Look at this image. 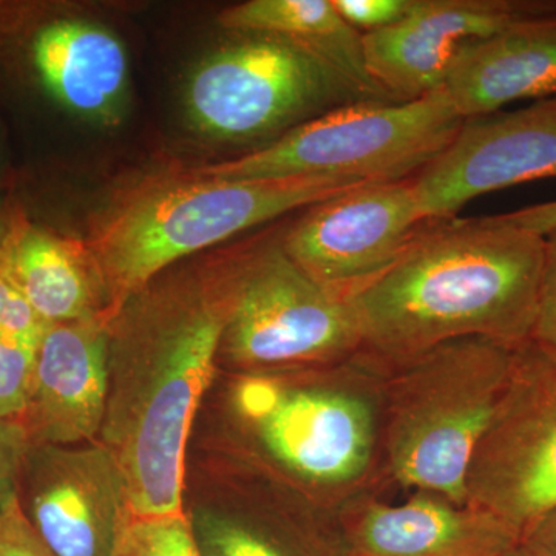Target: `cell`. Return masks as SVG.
<instances>
[{"label": "cell", "instance_id": "ba28073f", "mask_svg": "<svg viewBox=\"0 0 556 556\" xmlns=\"http://www.w3.org/2000/svg\"><path fill=\"white\" fill-rule=\"evenodd\" d=\"M285 228L255 252L223 334L219 354L241 372L327 367L362 351L350 306L288 257Z\"/></svg>", "mask_w": 556, "mask_h": 556}, {"label": "cell", "instance_id": "4316f807", "mask_svg": "<svg viewBox=\"0 0 556 556\" xmlns=\"http://www.w3.org/2000/svg\"><path fill=\"white\" fill-rule=\"evenodd\" d=\"M30 447L21 428L0 420V496L17 489L25 452Z\"/></svg>", "mask_w": 556, "mask_h": 556}, {"label": "cell", "instance_id": "8992f818", "mask_svg": "<svg viewBox=\"0 0 556 556\" xmlns=\"http://www.w3.org/2000/svg\"><path fill=\"white\" fill-rule=\"evenodd\" d=\"M464 118L444 87L408 102H356L300 124L266 148L189 170L199 177L409 179L448 148Z\"/></svg>", "mask_w": 556, "mask_h": 556}, {"label": "cell", "instance_id": "30bf717a", "mask_svg": "<svg viewBox=\"0 0 556 556\" xmlns=\"http://www.w3.org/2000/svg\"><path fill=\"white\" fill-rule=\"evenodd\" d=\"M285 228L288 257L345 300L390 268L428 222L412 178L369 182L303 208Z\"/></svg>", "mask_w": 556, "mask_h": 556}, {"label": "cell", "instance_id": "484cf974", "mask_svg": "<svg viewBox=\"0 0 556 556\" xmlns=\"http://www.w3.org/2000/svg\"><path fill=\"white\" fill-rule=\"evenodd\" d=\"M47 327L16 287L0 273V332L39 340Z\"/></svg>", "mask_w": 556, "mask_h": 556}, {"label": "cell", "instance_id": "e0dca14e", "mask_svg": "<svg viewBox=\"0 0 556 556\" xmlns=\"http://www.w3.org/2000/svg\"><path fill=\"white\" fill-rule=\"evenodd\" d=\"M31 64L43 89L73 115L113 124L129 87L123 42L100 25L58 20L35 33Z\"/></svg>", "mask_w": 556, "mask_h": 556}, {"label": "cell", "instance_id": "4dcf8cb0", "mask_svg": "<svg viewBox=\"0 0 556 556\" xmlns=\"http://www.w3.org/2000/svg\"><path fill=\"white\" fill-rule=\"evenodd\" d=\"M507 556H536V555L530 554L529 551H526V548L521 547V544H519V546L517 548H515L514 552H510V554H508Z\"/></svg>", "mask_w": 556, "mask_h": 556}, {"label": "cell", "instance_id": "cb8c5ba5", "mask_svg": "<svg viewBox=\"0 0 556 556\" xmlns=\"http://www.w3.org/2000/svg\"><path fill=\"white\" fill-rule=\"evenodd\" d=\"M332 3L351 27L367 35L404 21L415 0H332Z\"/></svg>", "mask_w": 556, "mask_h": 556}, {"label": "cell", "instance_id": "44dd1931", "mask_svg": "<svg viewBox=\"0 0 556 556\" xmlns=\"http://www.w3.org/2000/svg\"><path fill=\"white\" fill-rule=\"evenodd\" d=\"M113 556H203L188 515H129Z\"/></svg>", "mask_w": 556, "mask_h": 556}, {"label": "cell", "instance_id": "603a6c76", "mask_svg": "<svg viewBox=\"0 0 556 556\" xmlns=\"http://www.w3.org/2000/svg\"><path fill=\"white\" fill-rule=\"evenodd\" d=\"M0 556H54L28 521L17 489L0 496Z\"/></svg>", "mask_w": 556, "mask_h": 556}, {"label": "cell", "instance_id": "83f0119b", "mask_svg": "<svg viewBox=\"0 0 556 556\" xmlns=\"http://www.w3.org/2000/svg\"><path fill=\"white\" fill-rule=\"evenodd\" d=\"M519 544L536 556H556V508L530 526Z\"/></svg>", "mask_w": 556, "mask_h": 556}, {"label": "cell", "instance_id": "7402d4cb", "mask_svg": "<svg viewBox=\"0 0 556 556\" xmlns=\"http://www.w3.org/2000/svg\"><path fill=\"white\" fill-rule=\"evenodd\" d=\"M39 340L0 332V420L21 430L30 401Z\"/></svg>", "mask_w": 556, "mask_h": 556}, {"label": "cell", "instance_id": "6da1fadb", "mask_svg": "<svg viewBox=\"0 0 556 556\" xmlns=\"http://www.w3.org/2000/svg\"><path fill=\"white\" fill-rule=\"evenodd\" d=\"M269 229L199 269L146 288L110 321L101 442L115 455L130 515L182 514L190 426L214 375L241 281Z\"/></svg>", "mask_w": 556, "mask_h": 556}, {"label": "cell", "instance_id": "ac0fdd59", "mask_svg": "<svg viewBox=\"0 0 556 556\" xmlns=\"http://www.w3.org/2000/svg\"><path fill=\"white\" fill-rule=\"evenodd\" d=\"M0 273L47 325L105 314L108 288L86 241L33 225L17 207Z\"/></svg>", "mask_w": 556, "mask_h": 556}, {"label": "cell", "instance_id": "8fae6325", "mask_svg": "<svg viewBox=\"0 0 556 556\" xmlns=\"http://www.w3.org/2000/svg\"><path fill=\"white\" fill-rule=\"evenodd\" d=\"M548 178H556V98L464 119L412 181L426 217L447 219L478 197Z\"/></svg>", "mask_w": 556, "mask_h": 556}, {"label": "cell", "instance_id": "d4e9b609", "mask_svg": "<svg viewBox=\"0 0 556 556\" xmlns=\"http://www.w3.org/2000/svg\"><path fill=\"white\" fill-rule=\"evenodd\" d=\"M532 342L556 353V228L544 236V262Z\"/></svg>", "mask_w": 556, "mask_h": 556}, {"label": "cell", "instance_id": "277c9868", "mask_svg": "<svg viewBox=\"0 0 556 556\" xmlns=\"http://www.w3.org/2000/svg\"><path fill=\"white\" fill-rule=\"evenodd\" d=\"M358 186L329 177H181L130 190L98 219L89 241L108 288L110 321L163 270L291 212Z\"/></svg>", "mask_w": 556, "mask_h": 556}, {"label": "cell", "instance_id": "5bb4252c", "mask_svg": "<svg viewBox=\"0 0 556 556\" xmlns=\"http://www.w3.org/2000/svg\"><path fill=\"white\" fill-rule=\"evenodd\" d=\"M362 493L327 510L336 556H507L518 533L471 504L413 492L402 504Z\"/></svg>", "mask_w": 556, "mask_h": 556}, {"label": "cell", "instance_id": "7c38bea8", "mask_svg": "<svg viewBox=\"0 0 556 556\" xmlns=\"http://www.w3.org/2000/svg\"><path fill=\"white\" fill-rule=\"evenodd\" d=\"M25 515L54 556H113L130 515L123 471L102 442L30 445Z\"/></svg>", "mask_w": 556, "mask_h": 556}, {"label": "cell", "instance_id": "7a4b0ae2", "mask_svg": "<svg viewBox=\"0 0 556 556\" xmlns=\"http://www.w3.org/2000/svg\"><path fill=\"white\" fill-rule=\"evenodd\" d=\"M544 237L504 215L431 219L404 254L348 295L362 351L396 364L450 340L532 342Z\"/></svg>", "mask_w": 556, "mask_h": 556}, {"label": "cell", "instance_id": "3957f363", "mask_svg": "<svg viewBox=\"0 0 556 556\" xmlns=\"http://www.w3.org/2000/svg\"><path fill=\"white\" fill-rule=\"evenodd\" d=\"M388 365L361 351L327 367L243 372L233 390L241 430L257 455L308 503L329 510L383 492Z\"/></svg>", "mask_w": 556, "mask_h": 556}, {"label": "cell", "instance_id": "2e32d148", "mask_svg": "<svg viewBox=\"0 0 556 556\" xmlns=\"http://www.w3.org/2000/svg\"><path fill=\"white\" fill-rule=\"evenodd\" d=\"M444 89L464 119L556 98V16L521 22L457 51Z\"/></svg>", "mask_w": 556, "mask_h": 556}, {"label": "cell", "instance_id": "f546056e", "mask_svg": "<svg viewBox=\"0 0 556 556\" xmlns=\"http://www.w3.org/2000/svg\"><path fill=\"white\" fill-rule=\"evenodd\" d=\"M16 212L17 206H13L7 197L0 195V251L9 239Z\"/></svg>", "mask_w": 556, "mask_h": 556}, {"label": "cell", "instance_id": "4fadbf2b", "mask_svg": "<svg viewBox=\"0 0 556 556\" xmlns=\"http://www.w3.org/2000/svg\"><path fill=\"white\" fill-rule=\"evenodd\" d=\"M548 16H556V0H415L404 21L364 35L365 62L391 100H420L444 87L467 43Z\"/></svg>", "mask_w": 556, "mask_h": 556}, {"label": "cell", "instance_id": "d6986e66", "mask_svg": "<svg viewBox=\"0 0 556 556\" xmlns=\"http://www.w3.org/2000/svg\"><path fill=\"white\" fill-rule=\"evenodd\" d=\"M222 27L278 36L305 47L350 83L368 102H397L369 76L364 35L351 27L332 0H249L222 11Z\"/></svg>", "mask_w": 556, "mask_h": 556}, {"label": "cell", "instance_id": "52a82bcc", "mask_svg": "<svg viewBox=\"0 0 556 556\" xmlns=\"http://www.w3.org/2000/svg\"><path fill=\"white\" fill-rule=\"evenodd\" d=\"M200 62L186 109L200 134L265 148L329 110L368 102L327 62L291 40L255 33Z\"/></svg>", "mask_w": 556, "mask_h": 556}, {"label": "cell", "instance_id": "1f68e13d", "mask_svg": "<svg viewBox=\"0 0 556 556\" xmlns=\"http://www.w3.org/2000/svg\"><path fill=\"white\" fill-rule=\"evenodd\" d=\"M0 164H2V155H0ZM2 169V167H0Z\"/></svg>", "mask_w": 556, "mask_h": 556}, {"label": "cell", "instance_id": "9a60e30c", "mask_svg": "<svg viewBox=\"0 0 556 556\" xmlns=\"http://www.w3.org/2000/svg\"><path fill=\"white\" fill-rule=\"evenodd\" d=\"M109 380L110 320L104 314L49 325L39 340L22 424L28 445L93 442L104 426Z\"/></svg>", "mask_w": 556, "mask_h": 556}, {"label": "cell", "instance_id": "9c48e42d", "mask_svg": "<svg viewBox=\"0 0 556 556\" xmlns=\"http://www.w3.org/2000/svg\"><path fill=\"white\" fill-rule=\"evenodd\" d=\"M467 503L519 538L556 508V353L529 342L514 353L506 390L467 475Z\"/></svg>", "mask_w": 556, "mask_h": 556}, {"label": "cell", "instance_id": "ffe728a7", "mask_svg": "<svg viewBox=\"0 0 556 556\" xmlns=\"http://www.w3.org/2000/svg\"><path fill=\"white\" fill-rule=\"evenodd\" d=\"M203 556H334L331 535L291 544L265 522L219 511H199L192 521Z\"/></svg>", "mask_w": 556, "mask_h": 556}, {"label": "cell", "instance_id": "5b68a950", "mask_svg": "<svg viewBox=\"0 0 556 556\" xmlns=\"http://www.w3.org/2000/svg\"><path fill=\"white\" fill-rule=\"evenodd\" d=\"M514 353L492 340L467 338L387 364V485L467 504L468 468L506 390Z\"/></svg>", "mask_w": 556, "mask_h": 556}, {"label": "cell", "instance_id": "f1b7e54d", "mask_svg": "<svg viewBox=\"0 0 556 556\" xmlns=\"http://www.w3.org/2000/svg\"><path fill=\"white\" fill-rule=\"evenodd\" d=\"M506 215L522 228L533 230V232L544 237L556 228V200L519 208V211Z\"/></svg>", "mask_w": 556, "mask_h": 556}]
</instances>
